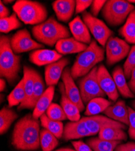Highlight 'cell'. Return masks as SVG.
<instances>
[{
  "label": "cell",
  "mask_w": 135,
  "mask_h": 151,
  "mask_svg": "<svg viewBox=\"0 0 135 151\" xmlns=\"http://www.w3.org/2000/svg\"><path fill=\"white\" fill-rule=\"evenodd\" d=\"M40 125L32 114H26L16 123L12 145L19 150H35L40 146Z\"/></svg>",
  "instance_id": "obj_1"
},
{
  "label": "cell",
  "mask_w": 135,
  "mask_h": 151,
  "mask_svg": "<svg viewBox=\"0 0 135 151\" xmlns=\"http://www.w3.org/2000/svg\"><path fill=\"white\" fill-rule=\"evenodd\" d=\"M105 51L103 47L93 40L87 49L79 53L70 71L73 79L84 77L98 63L104 59Z\"/></svg>",
  "instance_id": "obj_2"
},
{
  "label": "cell",
  "mask_w": 135,
  "mask_h": 151,
  "mask_svg": "<svg viewBox=\"0 0 135 151\" xmlns=\"http://www.w3.org/2000/svg\"><path fill=\"white\" fill-rule=\"evenodd\" d=\"M32 31L38 42L51 47L56 45L59 40L68 38L70 36L69 29L53 17L41 24L36 25Z\"/></svg>",
  "instance_id": "obj_3"
},
{
  "label": "cell",
  "mask_w": 135,
  "mask_h": 151,
  "mask_svg": "<svg viewBox=\"0 0 135 151\" xmlns=\"http://www.w3.org/2000/svg\"><path fill=\"white\" fill-rule=\"evenodd\" d=\"M10 38L1 35L0 38V74L10 84L15 82L20 70V56L12 49Z\"/></svg>",
  "instance_id": "obj_4"
},
{
  "label": "cell",
  "mask_w": 135,
  "mask_h": 151,
  "mask_svg": "<svg viewBox=\"0 0 135 151\" xmlns=\"http://www.w3.org/2000/svg\"><path fill=\"white\" fill-rule=\"evenodd\" d=\"M12 7L19 19L26 24L38 25L45 21L47 18L45 7L38 1L18 0Z\"/></svg>",
  "instance_id": "obj_5"
},
{
  "label": "cell",
  "mask_w": 135,
  "mask_h": 151,
  "mask_svg": "<svg viewBox=\"0 0 135 151\" xmlns=\"http://www.w3.org/2000/svg\"><path fill=\"white\" fill-rule=\"evenodd\" d=\"M134 10V6L128 1L109 0L102 10V14L107 24L113 27L119 26Z\"/></svg>",
  "instance_id": "obj_6"
},
{
  "label": "cell",
  "mask_w": 135,
  "mask_h": 151,
  "mask_svg": "<svg viewBox=\"0 0 135 151\" xmlns=\"http://www.w3.org/2000/svg\"><path fill=\"white\" fill-rule=\"evenodd\" d=\"M97 72V67H95L79 81L80 94L84 104H87L95 98L106 96L98 82Z\"/></svg>",
  "instance_id": "obj_7"
},
{
  "label": "cell",
  "mask_w": 135,
  "mask_h": 151,
  "mask_svg": "<svg viewBox=\"0 0 135 151\" xmlns=\"http://www.w3.org/2000/svg\"><path fill=\"white\" fill-rule=\"evenodd\" d=\"M82 17L83 21L94 36L95 40L104 47L108 39L112 36L113 32L103 21L93 17L87 12H84Z\"/></svg>",
  "instance_id": "obj_8"
},
{
  "label": "cell",
  "mask_w": 135,
  "mask_h": 151,
  "mask_svg": "<svg viewBox=\"0 0 135 151\" xmlns=\"http://www.w3.org/2000/svg\"><path fill=\"white\" fill-rule=\"evenodd\" d=\"M10 44L12 50L17 54L44 47L42 44L34 41L32 38L29 32L26 29L18 30L10 40Z\"/></svg>",
  "instance_id": "obj_9"
},
{
  "label": "cell",
  "mask_w": 135,
  "mask_h": 151,
  "mask_svg": "<svg viewBox=\"0 0 135 151\" xmlns=\"http://www.w3.org/2000/svg\"><path fill=\"white\" fill-rule=\"evenodd\" d=\"M84 122L92 135L99 134L100 131L105 127H116L126 129L127 126L120 122L113 120L108 117L96 115L93 116H87L81 118Z\"/></svg>",
  "instance_id": "obj_10"
},
{
  "label": "cell",
  "mask_w": 135,
  "mask_h": 151,
  "mask_svg": "<svg viewBox=\"0 0 135 151\" xmlns=\"http://www.w3.org/2000/svg\"><path fill=\"white\" fill-rule=\"evenodd\" d=\"M97 80L102 90L110 100L115 102L119 97V92L114 79L105 67L100 65L97 67Z\"/></svg>",
  "instance_id": "obj_11"
},
{
  "label": "cell",
  "mask_w": 135,
  "mask_h": 151,
  "mask_svg": "<svg viewBox=\"0 0 135 151\" xmlns=\"http://www.w3.org/2000/svg\"><path fill=\"white\" fill-rule=\"evenodd\" d=\"M61 79L63 80L67 97L78 106L80 111H82L85 108L84 104L81 99L79 90L78 88L74 82V79L71 76V71L69 67L64 69Z\"/></svg>",
  "instance_id": "obj_12"
},
{
  "label": "cell",
  "mask_w": 135,
  "mask_h": 151,
  "mask_svg": "<svg viewBox=\"0 0 135 151\" xmlns=\"http://www.w3.org/2000/svg\"><path fill=\"white\" fill-rule=\"evenodd\" d=\"M69 64V60L67 58H61L45 66V81L47 86H54L58 83L66 67Z\"/></svg>",
  "instance_id": "obj_13"
},
{
  "label": "cell",
  "mask_w": 135,
  "mask_h": 151,
  "mask_svg": "<svg viewBox=\"0 0 135 151\" xmlns=\"http://www.w3.org/2000/svg\"><path fill=\"white\" fill-rule=\"evenodd\" d=\"M62 58V55L57 51L48 49H38L29 56L30 61L38 66L47 65Z\"/></svg>",
  "instance_id": "obj_14"
},
{
  "label": "cell",
  "mask_w": 135,
  "mask_h": 151,
  "mask_svg": "<svg viewBox=\"0 0 135 151\" xmlns=\"http://www.w3.org/2000/svg\"><path fill=\"white\" fill-rule=\"evenodd\" d=\"M91 135L92 134L85 126L84 122L81 119L77 122L67 123L64 127L63 136L64 139L67 141Z\"/></svg>",
  "instance_id": "obj_15"
},
{
  "label": "cell",
  "mask_w": 135,
  "mask_h": 151,
  "mask_svg": "<svg viewBox=\"0 0 135 151\" xmlns=\"http://www.w3.org/2000/svg\"><path fill=\"white\" fill-rule=\"evenodd\" d=\"M107 117L113 120L124 124H129V110L124 100H119L114 105H111L104 112Z\"/></svg>",
  "instance_id": "obj_16"
},
{
  "label": "cell",
  "mask_w": 135,
  "mask_h": 151,
  "mask_svg": "<svg viewBox=\"0 0 135 151\" xmlns=\"http://www.w3.org/2000/svg\"><path fill=\"white\" fill-rule=\"evenodd\" d=\"M69 28L74 38L82 43L90 44L92 42L89 30L79 17H77L69 23Z\"/></svg>",
  "instance_id": "obj_17"
},
{
  "label": "cell",
  "mask_w": 135,
  "mask_h": 151,
  "mask_svg": "<svg viewBox=\"0 0 135 151\" xmlns=\"http://www.w3.org/2000/svg\"><path fill=\"white\" fill-rule=\"evenodd\" d=\"M76 7V1L56 0L52 3V7L59 21L68 22L71 18Z\"/></svg>",
  "instance_id": "obj_18"
},
{
  "label": "cell",
  "mask_w": 135,
  "mask_h": 151,
  "mask_svg": "<svg viewBox=\"0 0 135 151\" xmlns=\"http://www.w3.org/2000/svg\"><path fill=\"white\" fill-rule=\"evenodd\" d=\"M89 45L77 41L74 37H68L59 40L55 45L57 52L62 55L81 53Z\"/></svg>",
  "instance_id": "obj_19"
},
{
  "label": "cell",
  "mask_w": 135,
  "mask_h": 151,
  "mask_svg": "<svg viewBox=\"0 0 135 151\" xmlns=\"http://www.w3.org/2000/svg\"><path fill=\"white\" fill-rule=\"evenodd\" d=\"M59 89L61 94V105L66 114L67 119L71 122L79 121L81 119L80 116V110L78 106L71 102L67 97L65 91L63 83H59Z\"/></svg>",
  "instance_id": "obj_20"
},
{
  "label": "cell",
  "mask_w": 135,
  "mask_h": 151,
  "mask_svg": "<svg viewBox=\"0 0 135 151\" xmlns=\"http://www.w3.org/2000/svg\"><path fill=\"white\" fill-rule=\"evenodd\" d=\"M55 94V86H50L45 90L44 93L40 97L37 104L35 105L32 116L34 119L38 120L40 117L45 114L48 107L52 104V100Z\"/></svg>",
  "instance_id": "obj_21"
},
{
  "label": "cell",
  "mask_w": 135,
  "mask_h": 151,
  "mask_svg": "<svg viewBox=\"0 0 135 151\" xmlns=\"http://www.w3.org/2000/svg\"><path fill=\"white\" fill-rule=\"evenodd\" d=\"M118 92L124 98H134V94L131 92L126 81L123 69L120 67H116L112 74Z\"/></svg>",
  "instance_id": "obj_22"
},
{
  "label": "cell",
  "mask_w": 135,
  "mask_h": 151,
  "mask_svg": "<svg viewBox=\"0 0 135 151\" xmlns=\"http://www.w3.org/2000/svg\"><path fill=\"white\" fill-rule=\"evenodd\" d=\"M36 72V71L35 70L27 66H24L23 68V78L24 79V90H25L26 97L23 102L18 107V110L19 111L23 109L24 106L28 103L32 96Z\"/></svg>",
  "instance_id": "obj_23"
},
{
  "label": "cell",
  "mask_w": 135,
  "mask_h": 151,
  "mask_svg": "<svg viewBox=\"0 0 135 151\" xmlns=\"http://www.w3.org/2000/svg\"><path fill=\"white\" fill-rule=\"evenodd\" d=\"M130 47L124 40L119 45L112 49L111 51L106 53V62L108 65H114L128 56Z\"/></svg>",
  "instance_id": "obj_24"
},
{
  "label": "cell",
  "mask_w": 135,
  "mask_h": 151,
  "mask_svg": "<svg viewBox=\"0 0 135 151\" xmlns=\"http://www.w3.org/2000/svg\"><path fill=\"white\" fill-rule=\"evenodd\" d=\"M45 85L41 75L36 72L35 79L33 86V90L32 96L28 103L24 106V109H33L37 104L40 97L42 96L45 90Z\"/></svg>",
  "instance_id": "obj_25"
},
{
  "label": "cell",
  "mask_w": 135,
  "mask_h": 151,
  "mask_svg": "<svg viewBox=\"0 0 135 151\" xmlns=\"http://www.w3.org/2000/svg\"><path fill=\"white\" fill-rule=\"evenodd\" d=\"M111 105L112 102L104 97L95 98L87 104L85 115L86 116H96L101 112H104Z\"/></svg>",
  "instance_id": "obj_26"
},
{
  "label": "cell",
  "mask_w": 135,
  "mask_h": 151,
  "mask_svg": "<svg viewBox=\"0 0 135 151\" xmlns=\"http://www.w3.org/2000/svg\"><path fill=\"white\" fill-rule=\"evenodd\" d=\"M119 33L124 37L125 41L135 45V10L129 15Z\"/></svg>",
  "instance_id": "obj_27"
},
{
  "label": "cell",
  "mask_w": 135,
  "mask_h": 151,
  "mask_svg": "<svg viewBox=\"0 0 135 151\" xmlns=\"http://www.w3.org/2000/svg\"><path fill=\"white\" fill-rule=\"evenodd\" d=\"M121 128L116 127H105L98 134L101 139L108 141H122L127 139V134Z\"/></svg>",
  "instance_id": "obj_28"
},
{
  "label": "cell",
  "mask_w": 135,
  "mask_h": 151,
  "mask_svg": "<svg viewBox=\"0 0 135 151\" xmlns=\"http://www.w3.org/2000/svg\"><path fill=\"white\" fill-rule=\"evenodd\" d=\"M40 122L44 129L51 132L57 138H60L63 135L64 128L61 122L49 119L46 114H44L40 117Z\"/></svg>",
  "instance_id": "obj_29"
},
{
  "label": "cell",
  "mask_w": 135,
  "mask_h": 151,
  "mask_svg": "<svg viewBox=\"0 0 135 151\" xmlns=\"http://www.w3.org/2000/svg\"><path fill=\"white\" fill-rule=\"evenodd\" d=\"M18 118V114L10 108L4 106L0 111V133H6L12 123Z\"/></svg>",
  "instance_id": "obj_30"
},
{
  "label": "cell",
  "mask_w": 135,
  "mask_h": 151,
  "mask_svg": "<svg viewBox=\"0 0 135 151\" xmlns=\"http://www.w3.org/2000/svg\"><path fill=\"white\" fill-rule=\"evenodd\" d=\"M121 143V141H108L99 137L92 138L87 141V144L93 151H114Z\"/></svg>",
  "instance_id": "obj_31"
},
{
  "label": "cell",
  "mask_w": 135,
  "mask_h": 151,
  "mask_svg": "<svg viewBox=\"0 0 135 151\" xmlns=\"http://www.w3.org/2000/svg\"><path fill=\"white\" fill-rule=\"evenodd\" d=\"M25 90H24V79L20 81L15 88L7 96L8 106L12 108L14 106L19 105L25 99Z\"/></svg>",
  "instance_id": "obj_32"
},
{
  "label": "cell",
  "mask_w": 135,
  "mask_h": 151,
  "mask_svg": "<svg viewBox=\"0 0 135 151\" xmlns=\"http://www.w3.org/2000/svg\"><path fill=\"white\" fill-rule=\"evenodd\" d=\"M58 145V138L45 129L40 131V146L43 151H52Z\"/></svg>",
  "instance_id": "obj_33"
},
{
  "label": "cell",
  "mask_w": 135,
  "mask_h": 151,
  "mask_svg": "<svg viewBox=\"0 0 135 151\" xmlns=\"http://www.w3.org/2000/svg\"><path fill=\"white\" fill-rule=\"evenodd\" d=\"M16 13L12 14L9 17L0 19V30L1 32L7 33L17 29L21 26V23L17 18Z\"/></svg>",
  "instance_id": "obj_34"
},
{
  "label": "cell",
  "mask_w": 135,
  "mask_h": 151,
  "mask_svg": "<svg viewBox=\"0 0 135 151\" xmlns=\"http://www.w3.org/2000/svg\"><path fill=\"white\" fill-rule=\"evenodd\" d=\"M45 114L49 119L55 121L61 122L67 119L62 107L54 103H52L48 107Z\"/></svg>",
  "instance_id": "obj_35"
},
{
  "label": "cell",
  "mask_w": 135,
  "mask_h": 151,
  "mask_svg": "<svg viewBox=\"0 0 135 151\" xmlns=\"http://www.w3.org/2000/svg\"><path fill=\"white\" fill-rule=\"evenodd\" d=\"M135 68V45L130 49L124 65V72L126 79H130L133 70Z\"/></svg>",
  "instance_id": "obj_36"
},
{
  "label": "cell",
  "mask_w": 135,
  "mask_h": 151,
  "mask_svg": "<svg viewBox=\"0 0 135 151\" xmlns=\"http://www.w3.org/2000/svg\"><path fill=\"white\" fill-rule=\"evenodd\" d=\"M129 128V135L132 140H135V110L128 106Z\"/></svg>",
  "instance_id": "obj_37"
},
{
  "label": "cell",
  "mask_w": 135,
  "mask_h": 151,
  "mask_svg": "<svg viewBox=\"0 0 135 151\" xmlns=\"http://www.w3.org/2000/svg\"><path fill=\"white\" fill-rule=\"evenodd\" d=\"M106 1H104V0H102V1L101 0H95V1H93L90 8L91 14L93 17H96L99 14L101 10H103Z\"/></svg>",
  "instance_id": "obj_38"
},
{
  "label": "cell",
  "mask_w": 135,
  "mask_h": 151,
  "mask_svg": "<svg viewBox=\"0 0 135 151\" xmlns=\"http://www.w3.org/2000/svg\"><path fill=\"white\" fill-rule=\"evenodd\" d=\"M124 40L119 38L118 37L111 36L107 41L105 45V52H109L112 49L119 45Z\"/></svg>",
  "instance_id": "obj_39"
},
{
  "label": "cell",
  "mask_w": 135,
  "mask_h": 151,
  "mask_svg": "<svg viewBox=\"0 0 135 151\" xmlns=\"http://www.w3.org/2000/svg\"><path fill=\"white\" fill-rule=\"evenodd\" d=\"M93 1L91 0H77L76 1L75 10L76 14L84 12L90 6L92 5Z\"/></svg>",
  "instance_id": "obj_40"
},
{
  "label": "cell",
  "mask_w": 135,
  "mask_h": 151,
  "mask_svg": "<svg viewBox=\"0 0 135 151\" xmlns=\"http://www.w3.org/2000/svg\"><path fill=\"white\" fill-rule=\"evenodd\" d=\"M71 143L77 151H93L88 144H85L82 141H74Z\"/></svg>",
  "instance_id": "obj_41"
},
{
  "label": "cell",
  "mask_w": 135,
  "mask_h": 151,
  "mask_svg": "<svg viewBox=\"0 0 135 151\" xmlns=\"http://www.w3.org/2000/svg\"><path fill=\"white\" fill-rule=\"evenodd\" d=\"M115 151H135V143L128 142L125 144H120L115 149Z\"/></svg>",
  "instance_id": "obj_42"
},
{
  "label": "cell",
  "mask_w": 135,
  "mask_h": 151,
  "mask_svg": "<svg viewBox=\"0 0 135 151\" xmlns=\"http://www.w3.org/2000/svg\"><path fill=\"white\" fill-rule=\"evenodd\" d=\"M9 14H10L9 9L7 7H6L4 5L3 1H1V3H0V17H1V19L9 17Z\"/></svg>",
  "instance_id": "obj_43"
},
{
  "label": "cell",
  "mask_w": 135,
  "mask_h": 151,
  "mask_svg": "<svg viewBox=\"0 0 135 151\" xmlns=\"http://www.w3.org/2000/svg\"><path fill=\"white\" fill-rule=\"evenodd\" d=\"M128 85L130 90L134 94H135V68L133 70L131 73V76L130 78V81L128 83Z\"/></svg>",
  "instance_id": "obj_44"
},
{
  "label": "cell",
  "mask_w": 135,
  "mask_h": 151,
  "mask_svg": "<svg viewBox=\"0 0 135 151\" xmlns=\"http://www.w3.org/2000/svg\"><path fill=\"white\" fill-rule=\"evenodd\" d=\"M0 90H1V91H3L5 90L6 88V81L4 79L1 78V80H0Z\"/></svg>",
  "instance_id": "obj_45"
},
{
  "label": "cell",
  "mask_w": 135,
  "mask_h": 151,
  "mask_svg": "<svg viewBox=\"0 0 135 151\" xmlns=\"http://www.w3.org/2000/svg\"><path fill=\"white\" fill-rule=\"evenodd\" d=\"M55 151H77L76 150H73L71 148H61V149H59Z\"/></svg>",
  "instance_id": "obj_46"
},
{
  "label": "cell",
  "mask_w": 135,
  "mask_h": 151,
  "mask_svg": "<svg viewBox=\"0 0 135 151\" xmlns=\"http://www.w3.org/2000/svg\"><path fill=\"white\" fill-rule=\"evenodd\" d=\"M13 1H6V0H5V1H4L3 2L5 3H12Z\"/></svg>",
  "instance_id": "obj_47"
},
{
  "label": "cell",
  "mask_w": 135,
  "mask_h": 151,
  "mask_svg": "<svg viewBox=\"0 0 135 151\" xmlns=\"http://www.w3.org/2000/svg\"><path fill=\"white\" fill-rule=\"evenodd\" d=\"M132 106H133V108H134V109H135V100L132 102Z\"/></svg>",
  "instance_id": "obj_48"
},
{
  "label": "cell",
  "mask_w": 135,
  "mask_h": 151,
  "mask_svg": "<svg viewBox=\"0 0 135 151\" xmlns=\"http://www.w3.org/2000/svg\"><path fill=\"white\" fill-rule=\"evenodd\" d=\"M130 3H135V0H129L128 1Z\"/></svg>",
  "instance_id": "obj_49"
}]
</instances>
